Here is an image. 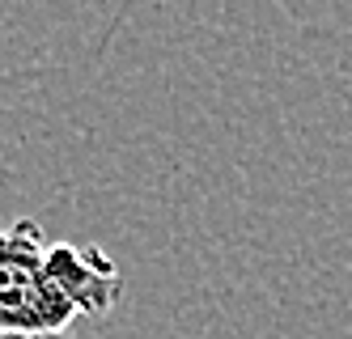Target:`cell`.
I'll return each mask as SVG.
<instances>
[{"mask_svg":"<svg viewBox=\"0 0 352 339\" xmlns=\"http://www.w3.org/2000/svg\"><path fill=\"white\" fill-rule=\"evenodd\" d=\"M77 314L52 272V242L38 221L17 217L0 225V331L56 335L72 331Z\"/></svg>","mask_w":352,"mask_h":339,"instance_id":"6da1fadb","label":"cell"},{"mask_svg":"<svg viewBox=\"0 0 352 339\" xmlns=\"http://www.w3.org/2000/svg\"><path fill=\"white\" fill-rule=\"evenodd\" d=\"M52 272L77 318H107L123 297V272L102 246L52 242Z\"/></svg>","mask_w":352,"mask_h":339,"instance_id":"7a4b0ae2","label":"cell"},{"mask_svg":"<svg viewBox=\"0 0 352 339\" xmlns=\"http://www.w3.org/2000/svg\"><path fill=\"white\" fill-rule=\"evenodd\" d=\"M0 339H77L72 331H56V335H21V331H0Z\"/></svg>","mask_w":352,"mask_h":339,"instance_id":"3957f363","label":"cell"}]
</instances>
